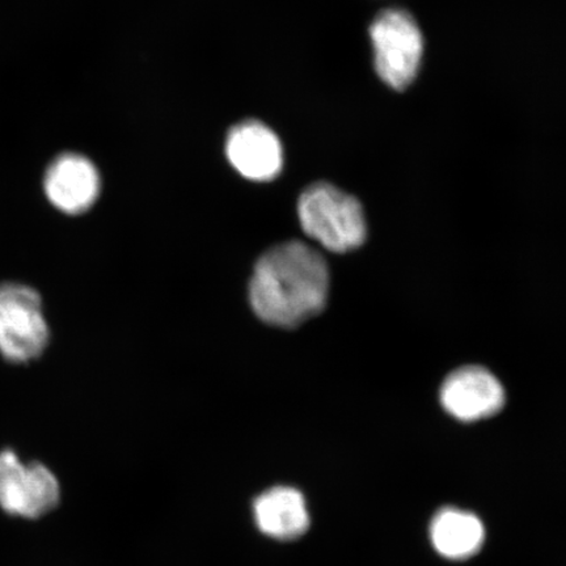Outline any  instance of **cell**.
Returning <instances> with one entry per match:
<instances>
[{
    "instance_id": "cell-2",
    "label": "cell",
    "mask_w": 566,
    "mask_h": 566,
    "mask_svg": "<svg viewBox=\"0 0 566 566\" xmlns=\"http://www.w3.org/2000/svg\"><path fill=\"white\" fill-rule=\"evenodd\" d=\"M298 217L303 231L325 250L346 253L365 243L367 224L363 205L328 182H317L304 190Z\"/></svg>"
},
{
    "instance_id": "cell-3",
    "label": "cell",
    "mask_w": 566,
    "mask_h": 566,
    "mask_svg": "<svg viewBox=\"0 0 566 566\" xmlns=\"http://www.w3.org/2000/svg\"><path fill=\"white\" fill-rule=\"evenodd\" d=\"M49 343L51 329L38 290L19 282L0 283V356L11 364H30Z\"/></svg>"
},
{
    "instance_id": "cell-5",
    "label": "cell",
    "mask_w": 566,
    "mask_h": 566,
    "mask_svg": "<svg viewBox=\"0 0 566 566\" xmlns=\"http://www.w3.org/2000/svg\"><path fill=\"white\" fill-rule=\"evenodd\" d=\"M61 499L60 481L46 465L24 463L13 450L0 451V507L11 515L39 518Z\"/></svg>"
},
{
    "instance_id": "cell-6",
    "label": "cell",
    "mask_w": 566,
    "mask_h": 566,
    "mask_svg": "<svg viewBox=\"0 0 566 566\" xmlns=\"http://www.w3.org/2000/svg\"><path fill=\"white\" fill-rule=\"evenodd\" d=\"M441 402L460 421L483 420L505 406V389L485 367H460L443 381Z\"/></svg>"
},
{
    "instance_id": "cell-9",
    "label": "cell",
    "mask_w": 566,
    "mask_h": 566,
    "mask_svg": "<svg viewBox=\"0 0 566 566\" xmlns=\"http://www.w3.org/2000/svg\"><path fill=\"white\" fill-rule=\"evenodd\" d=\"M253 518L261 533L277 541H294L310 527L306 499L293 486L261 493L253 502Z\"/></svg>"
},
{
    "instance_id": "cell-7",
    "label": "cell",
    "mask_w": 566,
    "mask_h": 566,
    "mask_svg": "<svg viewBox=\"0 0 566 566\" xmlns=\"http://www.w3.org/2000/svg\"><path fill=\"white\" fill-rule=\"evenodd\" d=\"M101 190L102 180L96 166L81 154H61L44 175L48 201L63 214H84L94 207Z\"/></svg>"
},
{
    "instance_id": "cell-8",
    "label": "cell",
    "mask_w": 566,
    "mask_h": 566,
    "mask_svg": "<svg viewBox=\"0 0 566 566\" xmlns=\"http://www.w3.org/2000/svg\"><path fill=\"white\" fill-rule=\"evenodd\" d=\"M226 155L231 166L248 180H273L282 171L281 140L271 127L256 119L232 127L226 139Z\"/></svg>"
},
{
    "instance_id": "cell-4",
    "label": "cell",
    "mask_w": 566,
    "mask_h": 566,
    "mask_svg": "<svg viewBox=\"0 0 566 566\" xmlns=\"http://www.w3.org/2000/svg\"><path fill=\"white\" fill-rule=\"evenodd\" d=\"M374 66L388 87L402 91L419 74L423 38L416 19L406 10L388 9L370 25Z\"/></svg>"
},
{
    "instance_id": "cell-1",
    "label": "cell",
    "mask_w": 566,
    "mask_h": 566,
    "mask_svg": "<svg viewBox=\"0 0 566 566\" xmlns=\"http://www.w3.org/2000/svg\"><path fill=\"white\" fill-rule=\"evenodd\" d=\"M328 292L327 261L298 240L275 245L264 253L254 266L250 283L254 314L280 328L300 327L321 314Z\"/></svg>"
},
{
    "instance_id": "cell-10",
    "label": "cell",
    "mask_w": 566,
    "mask_h": 566,
    "mask_svg": "<svg viewBox=\"0 0 566 566\" xmlns=\"http://www.w3.org/2000/svg\"><path fill=\"white\" fill-rule=\"evenodd\" d=\"M430 536L442 556L463 560L483 547L485 531L476 515L448 507L434 516Z\"/></svg>"
}]
</instances>
